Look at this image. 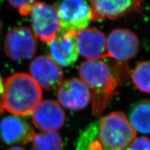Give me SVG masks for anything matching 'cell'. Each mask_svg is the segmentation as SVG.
Returning <instances> with one entry per match:
<instances>
[{"label":"cell","mask_w":150,"mask_h":150,"mask_svg":"<svg viewBox=\"0 0 150 150\" xmlns=\"http://www.w3.org/2000/svg\"><path fill=\"white\" fill-rule=\"evenodd\" d=\"M79 73L91 94L93 115L98 117L109 104L119 79L111 67L101 60L83 62L79 67Z\"/></svg>","instance_id":"1"},{"label":"cell","mask_w":150,"mask_h":150,"mask_svg":"<svg viewBox=\"0 0 150 150\" xmlns=\"http://www.w3.org/2000/svg\"><path fill=\"white\" fill-rule=\"evenodd\" d=\"M42 97V89L30 74L16 73L4 85L2 106L4 110L16 115H29L33 113Z\"/></svg>","instance_id":"2"},{"label":"cell","mask_w":150,"mask_h":150,"mask_svg":"<svg viewBox=\"0 0 150 150\" xmlns=\"http://www.w3.org/2000/svg\"><path fill=\"white\" fill-rule=\"evenodd\" d=\"M136 138V131L123 112H112L98 123L95 138L89 142L88 150H129Z\"/></svg>","instance_id":"3"},{"label":"cell","mask_w":150,"mask_h":150,"mask_svg":"<svg viewBox=\"0 0 150 150\" xmlns=\"http://www.w3.org/2000/svg\"><path fill=\"white\" fill-rule=\"evenodd\" d=\"M59 14L60 31L74 34L86 28L91 21V8L86 1L67 0L56 6Z\"/></svg>","instance_id":"4"},{"label":"cell","mask_w":150,"mask_h":150,"mask_svg":"<svg viewBox=\"0 0 150 150\" xmlns=\"http://www.w3.org/2000/svg\"><path fill=\"white\" fill-rule=\"evenodd\" d=\"M30 14L31 26L35 35L41 41L49 44L61 30L56 7L36 1Z\"/></svg>","instance_id":"5"},{"label":"cell","mask_w":150,"mask_h":150,"mask_svg":"<svg viewBox=\"0 0 150 150\" xmlns=\"http://www.w3.org/2000/svg\"><path fill=\"white\" fill-rule=\"evenodd\" d=\"M37 50V38L32 30L26 27H15L9 30L4 40V51L15 61L30 59Z\"/></svg>","instance_id":"6"},{"label":"cell","mask_w":150,"mask_h":150,"mask_svg":"<svg viewBox=\"0 0 150 150\" xmlns=\"http://www.w3.org/2000/svg\"><path fill=\"white\" fill-rule=\"evenodd\" d=\"M139 39L134 32L127 29H114L106 40L108 57L118 61H127L136 56L139 50Z\"/></svg>","instance_id":"7"},{"label":"cell","mask_w":150,"mask_h":150,"mask_svg":"<svg viewBox=\"0 0 150 150\" xmlns=\"http://www.w3.org/2000/svg\"><path fill=\"white\" fill-rule=\"evenodd\" d=\"M30 76L41 89L52 91L58 88L63 79V71L51 57L41 55L29 65Z\"/></svg>","instance_id":"8"},{"label":"cell","mask_w":150,"mask_h":150,"mask_svg":"<svg viewBox=\"0 0 150 150\" xmlns=\"http://www.w3.org/2000/svg\"><path fill=\"white\" fill-rule=\"evenodd\" d=\"M57 97L63 107L71 110L86 108L91 101V94L86 84L79 79L65 80L57 88Z\"/></svg>","instance_id":"9"},{"label":"cell","mask_w":150,"mask_h":150,"mask_svg":"<svg viewBox=\"0 0 150 150\" xmlns=\"http://www.w3.org/2000/svg\"><path fill=\"white\" fill-rule=\"evenodd\" d=\"M32 120L44 133L56 132L64 125L65 114L57 102L46 99L41 101L33 110Z\"/></svg>","instance_id":"10"},{"label":"cell","mask_w":150,"mask_h":150,"mask_svg":"<svg viewBox=\"0 0 150 150\" xmlns=\"http://www.w3.org/2000/svg\"><path fill=\"white\" fill-rule=\"evenodd\" d=\"M79 54L88 61H98L108 57L106 49V36L96 28H86L76 33Z\"/></svg>","instance_id":"11"},{"label":"cell","mask_w":150,"mask_h":150,"mask_svg":"<svg viewBox=\"0 0 150 150\" xmlns=\"http://www.w3.org/2000/svg\"><path fill=\"white\" fill-rule=\"evenodd\" d=\"M91 20L102 21L106 18L115 20L133 11L141 9V1L133 0H105L91 1Z\"/></svg>","instance_id":"12"},{"label":"cell","mask_w":150,"mask_h":150,"mask_svg":"<svg viewBox=\"0 0 150 150\" xmlns=\"http://www.w3.org/2000/svg\"><path fill=\"white\" fill-rule=\"evenodd\" d=\"M49 50L51 58L59 66L72 65L79 57L76 34L59 31L49 43Z\"/></svg>","instance_id":"13"},{"label":"cell","mask_w":150,"mask_h":150,"mask_svg":"<svg viewBox=\"0 0 150 150\" xmlns=\"http://www.w3.org/2000/svg\"><path fill=\"white\" fill-rule=\"evenodd\" d=\"M0 134L7 144H25L32 142L35 136L33 129L22 118L8 116L0 122Z\"/></svg>","instance_id":"14"},{"label":"cell","mask_w":150,"mask_h":150,"mask_svg":"<svg viewBox=\"0 0 150 150\" xmlns=\"http://www.w3.org/2000/svg\"><path fill=\"white\" fill-rule=\"evenodd\" d=\"M149 100H142L135 105L129 115V122L136 131L141 134L149 133Z\"/></svg>","instance_id":"15"},{"label":"cell","mask_w":150,"mask_h":150,"mask_svg":"<svg viewBox=\"0 0 150 150\" xmlns=\"http://www.w3.org/2000/svg\"><path fill=\"white\" fill-rule=\"evenodd\" d=\"M31 150H63V140L56 132L35 134Z\"/></svg>","instance_id":"16"},{"label":"cell","mask_w":150,"mask_h":150,"mask_svg":"<svg viewBox=\"0 0 150 150\" xmlns=\"http://www.w3.org/2000/svg\"><path fill=\"white\" fill-rule=\"evenodd\" d=\"M149 62L142 61L137 64L132 74L135 87L147 94L149 93Z\"/></svg>","instance_id":"17"},{"label":"cell","mask_w":150,"mask_h":150,"mask_svg":"<svg viewBox=\"0 0 150 150\" xmlns=\"http://www.w3.org/2000/svg\"><path fill=\"white\" fill-rule=\"evenodd\" d=\"M36 1H30V0H27V1H8V3L12 6L14 8H18L21 16H27L28 15L31 13V11L33 7V5Z\"/></svg>","instance_id":"18"},{"label":"cell","mask_w":150,"mask_h":150,"mask_svg":"<svg viewBox=\"0 0 150 150\" xmlns=\"http://www.w3.org/2000/svg\"><path fill=\"white\" fill-rule=\"evenodd\" d=\"M129 150H149V140L145 136L137 138L131 143Z\"/></svg>","instance_id":"19"},{"label":"cell","mask_w":150,"mask_h":150,"mask_svg":"<svg viewBox=\"0 0 150 150\" xmlns=\"http://www.w3.org/2000/svg\"><path fill=\"white\" fill-rule=\"evenodd\" d=\"M4 83L2 78L0 76V113H3L4 112V108L2 106V96L4 93Z\"/></svg>","instance_id":"20"},{"label":"cell","mask_w":150,"mask_h":150,"mask_svg":"<svg viewBox=\"0 0 150 150\" xmlns=\"http://www.w3.org/2000/svg\"><path fill=\"white\" fill-rule=\"evenodd\" d=\"M7 150H26V149L21 147H19V146H13V147H11Z\"/></svg>","instance_id":"21"},{"label":"cell","mask_w":150,"mask_h":150,"mask_svg":"<svg viewBox=\"0 0 150 150\" xmlns=\"http://www.w3.org/2000/svg\"><path fill=\"white\" fill-rule=\"evenodd\" d=\"M1 22L0 21V33H1Z\"/></svg>","instance_id":"22"}]
</instances>
